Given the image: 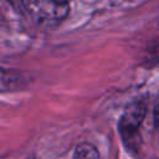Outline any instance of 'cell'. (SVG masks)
<instances>
[{"label":"cell","mask_w":159,"mask_h":159,"mask_svg":"<svg viewBox=\"0 0 159 159\" xmlns=\"http://www.w3.org/2000/svg\"><path fill=\"white\" fill-rule=\"evenodd\" d=\"M22 7L42 25H57L70 12L68 0H24Z\"/></svg>","instance_id":"obj_1"},{"label":"cell","mask_w":159,"mask_h":159,"mask_svg":"<svg viewBox=\"0 0 159 159\" xmlns=\"http://www.w3.org/2000/svg\"><path fill=\"white\" fill-rule=\"evenodd\" d=\"M147 114V104L143 101H134L127 106L119 119V133L125 145H134L139 140V128Z\"/></svg>","instance_id":"obj_2"},{"label":"cell","mask_w":159,"mask_h":159,"mask_svg":"<svg viewBox=\"0 0 159 159\" xmlns=\"http://www.w3.org/2000/svg\"><path fill=\"white\" fill-rule=\"evenodd\" d=\"M98 158H99V153L97 148L87 142L77 144L72 155V159H98Z\"/></svg>","instance_id":"obj_3"},{"label":"cell","mask_w":159,"mask_h":159,"mask_svg":"<svg viewBox=\"0 0 159 159\" xmlns=\"http://www.w3.org/2000/svg\"><path fill=\"white\" fill-rule=\"evenodd\" d=\"M154 125L159 130V99L154 107Z\"/></svg>","instance_id":"obj_4"}]
</instances>
